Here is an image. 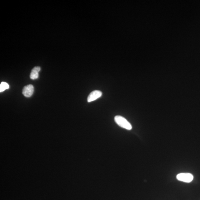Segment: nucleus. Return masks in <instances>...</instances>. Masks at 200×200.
I'll return each instance as SVG.
<instances>
[{"instance_id":"obj_1","label":"nucleus","mask_w":200,"mask_h":200,"mask_svg":"<svg viewBox=\"0 0 200 200\" xmlns=\"http://www.w3.org/2000/svg\"><path fill=\"white\" fill-rule=\"evenodd\" d=\"M115 122L122 128L130 130L132 129V125L124 117L121 116H116L114 117Z\"/></svg>"},{"instance_id":"obj_2","label":"nucleus","mask_w":200,"mask_h":200,"mask_svg":"<svg viewBox=\"0 0 200 200\" xmlns=\"http://www.w3.org/2000/svg\"><path fill=\"white\" fill-rule=\"evenodd\" d=\"M176 178L179 181L190 183L193 181V176L191 174L188 173H180L176 176Z\"/></svg>"},{"instance_id":"obj_3","label":"nucleus","mask_w":200,"mask_h":200,"mask_svg":"<svg viewBox=\"0 0 200 200\" xmlns=\"http://www.w3.org/2000/svg\"><path fill=\"white\" fill-rule=\"evenodd\" d=\"M102 95V92L98 90H95L92 92L90 93L87 98V101L88 102L95 101L96 100L99 98Z\"/></svg>"},{"instance_id":"obj_4","label":"nucleus","mask_w":200,"mask_h":200,"mask_svg":"<svg viewBox=\"0 0 200 200\" xmlns=\"http://www.w3.org/2000/svg\"><path fill=\"white\" fill-rule=\"evenodd\" d=\"M34 92V87L32 85H28L23 87L22 94L25 97L29 98L32 96Z\"/></svg>"},{"instance_id":"obj_5","label":"nucleus","mask_w":200,"mask_h":200,"mask_svg":"<svg viewBox=\"0 0 200 200\" xmlns=\"http://www.w3.org/2000/svg\"><path fill=\"white\" fill-rule=\"evenodd\" d=\"M40 70V68L39 66H36L33 68L31 70L30 78L32 80L38 79L39 77V72Z\"/></svg>"},{"instance_id":"obj_6","label":"nucleus","mask_w":200,"mask_h":200,"mask_svg":"<svg viewBox=\"0 0 200 200\" xmlns=\"http://www.w3.org/2000/svg\"><path fill=\"white\" fill-rule=\"evenodd\" d=\"M9 85L8 84L5 82H2L0 85V92H3L5 90L8 89Z\"/></svg>"}]
</instances>
